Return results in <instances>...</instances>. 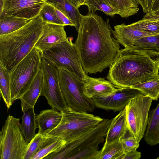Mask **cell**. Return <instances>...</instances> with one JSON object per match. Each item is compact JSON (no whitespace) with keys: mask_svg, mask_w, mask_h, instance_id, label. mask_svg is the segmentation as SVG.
I'll use <instances>...</instances> for the list:
<instances>
[{"mask_svg":"<svg viewBox=\"0 0 159 159\" xmlns=\"http://www.w3.org/2000/svg\"><path fill=\"white\" fill-rule=\"evenodd\" d=\"M55 7L57 15L64 26L69 25L75 27V25L64 14Z\"/></svg>","mask_w":159,"mask_h":159,"instance_id":"35","label":"cell"},{"mask_svg":"<svg viewBox=\"0 0 159 159\" xmlns=\"http://www.w3.org/2000/svg\"><path fill=\"white\" fill-rule=\"evenodd\" d=\"M47 136L44 143L32 159H44L50 154L61 148L66 143L65 140L59 137Z\"/></svg>","mask_w":159,"mask_h":159,"instance_id":"25","label":"cell"},{"mask_svg":"<svg viewBox=\"0 0 159 159\" xmlns=\"http://www.w3.org/2000/svg\"><path fill=\"white\" fill-rule=\"evenodd\" d=\"M89 0H79L78 3L77 7L79 8L81 6L83 5L85 2Z\"/></svg>","mask_w":159,"mask_h":159,"instance_id":"41","label":"cell"},{"mask_svg":"<svg viewBox=\"0 0 159 159\" xmlns=\"http://www.w3.org/2000/svg\"><path fill=\"white\" fill-rule=\"evenodd\" d=\"M118 10L119 15L122 18H127L138 12V5L133 0H110Z\"/></svg>","mask_w":159,"mask_h":159,"instance_id":"31","label":"cell"},{"mask_svg":"<svg viewBox=\"0 0 159 159\" xmlns=\"http://www.w3.org/2000/svg\"><path fill=\"white\" fill-rule=\"evenodd\" d=\"M83 5L87 7L89 13H95L99 10L111 17L119 13L118 10L109 0H89Z\"/></svg>","mask_w":159,"mask_h":159,"instance_id":"26","label":"cell"},{"mask_svg":"<svg viewBox=\"0 0 159 159\" xmlns=\"http://www.w3.org/2000/svg\"><path fill=\"white\" fill-rule=\"evenodd\" d=\"M62 117V112L51 108L43 110L36 117L38 132L45 135L56 128Z\"/></svg>","mask_w":159,"mask_h":159,"instance_id":"19","label":"cell"},{"mask_svg":"<svg viewBox=\"0 0 159 159\" xmlns=\"http://www.w3.org/2000/svg\"><path fill=\"white\" fill-rule=\"evenodd\" d=\"M41 53L35 46L9 71L12 104L27 91L41 69Z\"/></svg>","mask_w":159,"mask_h":159,"instance_id":"5","label":"cell"},{"mask_svg":"<svg viewBox=\"0 0 159 159\" xmlns=\"http://www.w3.org/2000/svg\"><path fill=\"white\" fill-rule=\"evenodd\" d=\"M23 113L20 128L24 137L29 143L36 134L35 131L37 128L36 116L34 107L30 108Z\"/></svg>","mask_w":159,"mask_h":159,"instance_id":"23","label":"cell"},{"mask_svg":"<svg viewBox=\"0 0 159 159\" xmlns=\"http://www.w3.org/2000/svg\"><path fill=\"white\" fill-rule=\"evenodd\" d=\"M64 14L75 25L77 31L83 17L79 8L68 0H46Z\"/></svg>","mask_w":159,"mask_h":159,"instance_id":"22","label":"cell"},{"mask_svg":"<svg viewBox=\"0 0 159 159\" xmlns=\"http://www.w3.org/2000/svg\"><path fill=\"white\" fill-rule=\"evenodd\" d=\"M124 153L119 140L102 148L99 151L96 159H122Z\"/></svg>","mask_w":159,"mask_h":159,"instance_id":"27","label":"cell"},{"mask_svg":"<svg viewBox=\"0 0 159 159\" xmlns=\"http://www.w3.org/2000/svg\"><path fill=\"white\" fill-rule=\"evenodd\" d=\"M159 10V0H153L151 8L150 13H152Z\"/></svg>","mask_w":159,"mask_h":159,"instance_id":"37","label":"cell"},{"mask_svg":"<svg viewBox=\"0 0 159 159\" xmlns=\"http://www.w3.org/2000/svg\"><path fill=\"white\" fill-rule=\"evenodd\" d=\"M38 17L44 24H54L64 26L58 17L54 7L47 2L41 9Z\"/></svg>","mask_w":159,"mask_h":159,"instance_id":"32","label":"cell"},{"mask_svg":"<svg viewBox=\"0 0 159 159\" xmlns=\"http://www.w3.org/2000/svg\"><path fill=\"white\" fill-rule=\"evenodd\" d=\"M128 132L125 107L111 119L102 148L125 137Z\"/></svg>","mask_w":159,"mask_h":159,"instance_id":"15","label":"cell"},{"mask_svg":"<svg viewBox=\"0 0 159 159\" xmlns=\"http://www.w3.org/2000/svg\"><path fill=\"white\" fill-rule=\"evenodd\" d=\"M43 85L41 96H44L51 108L62 112L68 109L59 83L58 69L42 58Z\"/></svg>","mask_w":159,"mask_h":159,"instance_id":"11","label":"cell"},{"mask_svg":"<svg viewBox=\"0 0 159 159\" xmlns=\"http://www.w3.org/2000/svg\"><path fill=\"white\" fill-rule=\"evenodd\" d=\"M71 3L77 7L78 3L79 0H68ZM78 8V7H77Z\"/></svg>","mask_w":159,"mask_h":159,"instance_id":"42","label":"cell"},{"mask_svg":"<svg viewBox=\"0 0 159 159\" xmlns=\"http://www.w3.org/2000/svg\"><path fill=\"white\" fill-rule=\"evenodd\" d=\"M64 26L58 24H44L42 34L35 47L42 53L44 51L66 40L67 38Z\"/></svg>","mask_w":159,"mask_h":159,"instance_id":"14","label":"cell"},{"mask_svg":"<svg viewBox=\"0 0 159 159\" xmlns=\"http://www.w3.org/2000/svg\"><path fill=\"white\" fill-rule=\"evenodd\" d=\"M130 24L141 32L153 35L159 34V18L144 16L142 20Z\"/></svg>","mask_w":159,"mask_h":159,"instance_id":"29","label":"cell"},{"mask_svg":"<svg viewBox=\"0 0 159 159\" xmlns=\"http://www.w3.org/2000/svg\"><path fill=\"white\" fill-rule=\"evenodd\" d=\"M112 30L109 19L95 13L83 15L74 43L86 74L101 72L114 62L120 47Z\"/></svg>","mask_w":159,"mask_h":159,"instance_id":"1","label":"cell"},{"mask_svg":"<svg viewBox=\"0 0 159 159\" xmlns=\"http://www.w3.org/2000/svg\"><path fill=\"white\" fill-rule=\"evenodd\" d=\"M114 30H112L114 37L125 48L130 47L139 38L154 35L138 30L130 24L126 25L123 23L114 26Z\"/></svg>","mask_w":159,"mask_h":159,"instance_id":"17","label":"cell"},{"mask_svg":"<svg viewBox=\"0 0 159 159\" xmlns=\"http://www.w3.org/2000/svg\"><path fill=\"white\" fill-rule=\"evenodd\" d=\"M153 0H144L145 10L144 12L146 14L149 13L150 9Z\"/></svg>","mask_w":159,"mask_h":159,"instance_id":"38","label":"cell"},{"mask_svg":"<svg viewBox=\"0 0 159 159\" xmlns=\"http://www.w3.org/2000/svg\"><path fill=\"white\" fill-rule=\"evenodd\" d=\"M157 159H159V157L157 158Z\"/></svg>","mask_w":159,"mask_h":159,"instance_id":"43","label":"cell"},{"mask_svg":"<svg viewBox=\"0 0 159 159\" xmlns=\"http://www.w3.org/2000/svg\"><path fill=\"white\" fill-rule=\"evenodd\" d=\"M159 55L153 57L130 48L120 50L107 78L116 88L130 87L159 76Z\"/></svg>","mask_w":159,"mask_h":159,"instance_id":"2","label":"cell"},{"mask_svg":"<svg viewBox=\"0 0 159 159\" xmlns=\"http://www.w3.org/2000/svg\"><path fill=\"white\" fill-rule=\"evenodd\" d=\"M145 16L155 18H159V10L152 13L146 14Z\"/></svg>","mask_w":159,"mask_h":159,"instance_id":"39","label":"cell"},{"mask_svg":"<svg viewBox=\"0 0 159 159\" xmlns=\"http://www.w3.org/2000/svg\"><path fill=\"white\" fill-rule=\"evenodd\" d=\"M44 24L38 17L13 32L0 35V63L7 71H10L33 49Z\"/></svg>","mask_w":159,"mask_h":159,"instance_id":"3","label":"cell"},{"mask_svg":"<svg viewBox=\"0 0 159 159\" xmlns=\"http://www.w3.org/2000/svg\"><path fill=\"white\" fill-rule=\"evenodd\" d=\"M147 144L153 146L159 143V102L149 112L148 121L144 137Z\"/></svg>","mask_w":159,"mask_h":159,"instance_id":"21","label":"cell"},{"mask_svg":"<svg viewBox=\"0 0 159 159\" xmlns=\"http://www.w3.org/2000/svg\"><path fill=\"white\" fill-rule=\"evenodd\" d=\"M143 93L132 87L118 88L108 94L93 98L95 107L106 110L120 111L136 96Z\"/></svg>","mask_w":159,"mask_h":159,"instance_id":"13","label":"cell"},{"mask_svg":"<svg viewBox=\"0 0 159 159\" xmlns=\"http://www.w3.org/2000/svg\"><path fill=\"white\" fill-rule=\"evenodd\" d=\"M62 113L58 125L45 135L60 138L66 142L91 130L103 120L86 112H77L67 109Z\"/></svg>","mask_w":159,"mask_h":159,"instance_id":"6","label":"cell"},{"mask_svg":"<svg viewBox=\"0 0 159 159\" xmlns=\"http://www.w3.org/2000/svg\"><path fill=\"white\" fill-rule=\"evenodd\" d=\"M83 82V93L90 98L108 94L117 89L109 80L104 78L88 76L87 80Z\"/></svg>","mask_w":159,"mask_h":159,"instance_id":"16","label":"cell"},{"mask_svg":"<svg viewBox=\"0 0 159 159\" xmlns=\"http://www.w3.org/2000/svg\"><path fill=\"white\" fill-rule=\"evenodd\" d=\"M152 101L150 97L141 94L131 99L125 107L128 132L139 143L146 131Z\"/></svg>","mask_w":159,"mask_h":159,"instance_id":"10","label":"cell"},{"mask_svg":"<svg viewBox=\"0 0 159 159\" xmlns=\"http://www.w3.org/2000/svg\"><path fill=\"white\" fill-rule=\"evenodd\" d=\"M141 153L137 150L125 152L122 159H139L141 157Z\"/></svg>","mask_w":159,"mask_h":159,"instance_id":"36","label":"cell"},{"mask_svg":"<svg viewBox=\"0 0 159 159\" xmlns=\"http://www.w3.org/2000/svg\"><path fill=\"white\" fill-rule=\"evenodd\" d=\"M73 39L72 37H67L65 41L44 51L42 57L58 69L70 72L84 81L89 76L83 69Z\"/></svg>","mask_w":159,"mask_h":159,"instance_id":"7","label":"cell"},{"mask_svg":"<svg viewBox=\"0 0 159 159\" xmlns=\"http://www.w3.org/2000/svg\"><path fill=\"white\" fill-rule=\"evenodd\" d=\"M60 85L68 109L77 112H92L95 107L92 98L83 93L84 82L75 74L59 69Z\"/></svg>","mask_w":159,"mask_h":159,"instance_id":"8","label":"cell"},{"mask_svg":"<svg viewBox=\"0 0 159 159\" xmlns=\"http://www.w3.org/2000/svg\"><path fill=\"white\" fill-rule=\"evenodd\" d=\"M19 118L9 115L0 133V159H24L28 143L20 128Z\"/></svg>","mask_w":159,"mask_h":159,"instance_id":"9","label":"cell"},{"mask_svg":"<svg viewBox=\"0 0 159 159\" xmlns=\"http://www.w3.org/2000/svg\"><path fill=\"white\" fill-rule=\"evenodd\" d=\"M47 136L39 132L28 143L24 159H32L46 140Z\"/></svg>","mask_w":159,"mask_h":159,"instance_id":"33","label":"cell"},{"mask_svg":"<svg viewBox=\"0 0 159 159\" xmlns=\"http://www.w3.org/2000/svg\"><path fill=\"white\" fill-rule=\"evenodd\" d=\"M111 120L103 119L92 129L67 142L45 159H96Z\"/></svg>","mask_w":159,"mask_h":159,"instance_id":"4","label":"cell"},{"mask_svg":"<svg viewBox=\"0 0 159 159\" xmlns=\"http://www.w3.org/2000/svg\"><path fill=\"white\" fill-rule=\"evenodd\" d=\"M43 85V74L41 69L29 89L20 99L23 112L34 107L38 98L41 96Z\"/></svg>","mask_w":159,"mask_h":159,"instance_id":"18","label":"cell"},{"mask_svg":"<svg viewBox=\"0 0 159 159\" xmlns=\"http://www.w3.org/2000/svg\"><path fill=\"white\" fill-rule=\"evenodd\" d=\"M134 2L137 5H140L143 9V12L145 10L144 0H133Z\"/></svg>","mask_w":159,"mask_h":159,"instance_id":"40","label":"cell"},{"mask_svg":"<svg viewBox=\"0 0 159 159\" xmlns=\"http://www.w3.org/2000/svg\"><path fill=\"white\" fill-rule=\"evenodd\" d=\"M120 140L125 153L136 150L139 146V143L134 137L131 135L125 137Z\"/></svg>","mask_w":159,"mask_h":159,"instance_id":"34","label":"cell"},{"mask_svg":"<svg viewBox=\"0 0 159 159\" xmlns=\"http://www.w3.org/2000/svg\"><path fill=\"white\" fill-rule=\"evenodd\" d=\"M32 20L11 15L0 16V35L13 32L24 26Z\"/></svg>","mask_w":159,"mask_h":159,"instance_id":"24","label":"cell"},{"mask_svg":"<svg viewBox=\"0 0 159 159\" xmlns=\"http://www.w3.org/2000/svg\"><path fill=\"white\" fill-rule=\"evenodd\" d=\"M131 87L139 90L153 100L157 101L159 98V76Z\"/></svg>","mask_w":159,"mask_h":159,"instance_id":"30","label":"cell"},{"mask_svg":"<svg viewBox=\"0 0 159 159\" xmlns=\"http://www.w3.org/2000/svg\"><path fill=\"white\" fill-rule=\"evenodd\" d=\"M0 95L9 109L12 104L11 100L10 83L9 72L0 63Z\"/></svg>","mask_w":159,"mask_h":159,"instance_id":"28","label":"cell"},{"mask_svg":"<svg viewBox=\"0 0 159 159\" xmlns=\"http://www.w3.org/2000/svg\"><path fill=\"white\" fill-rule=\"evenodd\" d=\"M133 49L153 57L159 55V34L143 37L136 40L130 47Z\"/></svg>","mask_w":159,"mask_h":159,"instance_id":"20","label":"cell"},{"mask_svg":"<svg viewBox=\"0 0 159 159\" xmlns=\"http://www.w3.org/2000/svg\"><path fill=\"white\" fill-rule=\"evenodd\" d=\"M46 0H0V16L33 19L39 16Z\"/></svg>","mask_w":159,"mask_h":159,"instance_id":"12","label":"cell"}]
</instances>
